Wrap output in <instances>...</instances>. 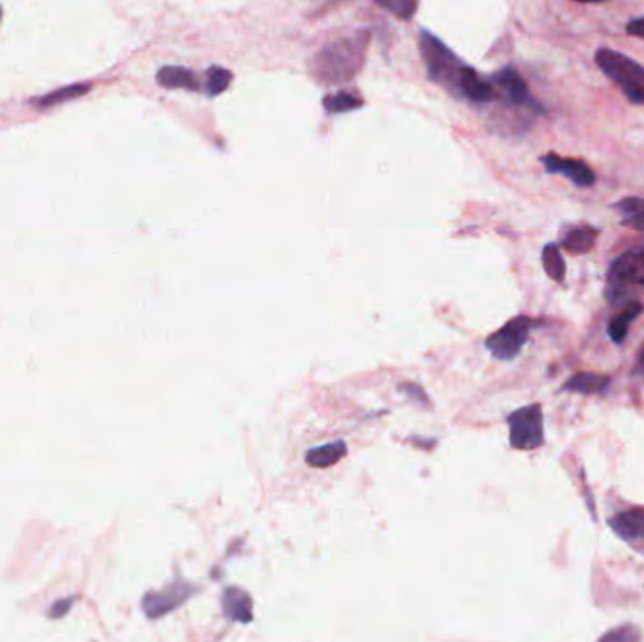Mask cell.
Returning <instances> with one entry per match:
<instances>
[{"mask_svg": "<svg viewBox=\"0 0 644 642\" xmlns=\"http://www.w3.org/2000/svg\"><path fill=\"white\" fill-rule=\"evenodd\" d=\"M367 37L364 33L337 40L322 47L313 58V72L321 81L337 83L354 78L362 68Z\"/></svg>", "mask_w": 644, "mask_h": 642, "instance_id": "6da1fadb", "label": "cell"}, {"mask_svg": "<svg viewBox=\"0 0 644 642\" xmlns=\"http://www.w3.org/2000/svg\"><path fill=\"white\" fill-rule=\"evenodd\" d=\"M596 65L610 81H615L620 87L624 97L631 104L644 106V67L642 65H639L631 57L608 47H599L596 51Z\"/></svg>", "mask_w": 644, "mask_h": 642, "instance_id": "7a4b0ae2", "label": "cell"}, {"mask_svg": "<svg viewBox=\"0 0 644 642\" xmlns=\"http://www.w3.org/2000/svg\"><path fill=\"white\" fill-rule=\"evenodd\" d=\"M629 285L644 287V247L631 249L610 264L607 275V300L612 305L629 296Z\"/></svg>", "mask_w": 644, "mask_h": 642, "instance_id": "3957f363", "label": "cell"}, {"mask_svg": "<svg viewBox=\"0 0 644 642\" xmlns=\"http://www.w3.org/2000/svg\"><path fill=\"white\" fill-rule=\"evenodd\" d=\"M420 51L428 68V76L434 81L456 87L458 74L464 67L459 63V58L441 40L429 35L428 30L420 33Z\"/></svg>", "mask_w": 644, "mask_h": 642, "instance_id": "277c9868", "label": "cell"}, {"mask_svg": "<svg viewBox=\"0 0 644 642\" xmlns=\"http://www.w3.org/2000/svg\"><path fill=\"white\" fill-rule=\"evenodd\" d=\"M533 328V321L526 315H518L509 321L503 328L488 335L484 342L488 353L498 360H512L520 354L523 347L530 340V332Z\"/></svg>", "mask_w": 644, "mask_h": 642, "instance_id": "5b68a950", "label": "cell"}, {"mask_svg": "<svg viewBox=\"0 0 644 642\" xmlns=\"http://www.w3.org/2000/svg\"><path fill=\"white\" fill-rule=\"evenodd\" d=\"M511 445L520 450H533L543 445V409L539 404L514 411L509 416Z\"/></svg>", "mask_w": 644, "mask_h": 642, "instance_id": "8992f818", "label": "cell"}, {"mask_svg": "<svg viewBox=\"0 0 644 642\" xmlns=\"http://www.w3.org/2000/svg\"><path fill=\"white\" fill-rule=\"evenodd\" d=\"M541 164L546 174H558L567 177L571 183H575L576 187H592L596 183V174L594 170L582 161L576 159H564L554 155V153H548V155L541 157Z\"/></svg>", "mask_w": 644, "mask_h": 642, "instance_id": "52a82bcc", "label": "cell"}, {"mask_svg": "<svg viewBox=\"0 0 644 642\" xmlns=\"http://www.w3.org/2000/svg\"><path fill=\"white\" fill-rule=\"evenodd\" d=\"M454 89H458L466 99H470L473 102H480V104L492 102L498 97L496 89L488 81H484L473 68L466 67V65L462 67V70H459Z\"/></svg>", "mask_w": 644, "mask_h": 642, "instance_id": "ba28073f", "label": "cell"}, {"mask_svg": "<svg viewBox=\"0 0 644 642\" xmlns=\"http://www.w3.org/2000/svg\"><path fill=\"white\" fill-rule=\"evenodd\" d=\"M492 81L503 90V95L507 97L509 102H512L514 106H528V104H535L539 106L532 97L528 90V83L524 81V78L520 76L512 67H507L500 72L494 74Z\"/></svg>", "mask_w": 644, "mask_h": 642, "instance_id": "9c48e42d", "label": "cell"}, {"mask_svg": "<svg viewBox=\"0 0 644 642\" xmlns=\"http://www.w3.org/2000/svg\"><path fill=\"white\" fill-rule=\"evenodd\" d=\"M610 528L624 541L644 542V509H629L608 520Z\"/></svg>", "mask_w": 644, "mask_h": 642, "instance_id": "30bf717a", "label": "cell"}, {"mask_svg": "<svg viewBox=\"0 0 644 642\" xmlns=\"http://www.w3.org/2000/svg\"><path fill=\"white\" fill-rule=\"evenodd\" d=\"M642 303L640 301H629L624 305V310L610 319L608 326H607V333L612 343L622 345L628 338V330L631 326V322L637 321V317L642 313Z\"/></svg>", "mask_w": 644, "mask_h": 642, "instance_id": "8fae6325", "label": "cell"}, {"mask_svg": "<svg viewBox=\"0 0 644 642\" xmlns=\"http://www.w3.org/2000/svg\"><path fill=\"white\" fill-rule=\"evenodd\" d=\"M597 236H599V230L594 226H588V225L586 226L585 225L571 226L564 234L560 246L573 255H585V253L592 251V247L596 246Z\"/></svg>", "mask_w": 644, "mask_h": 642, "instance_id": "7c38bea8", "label": "cell"}, {"mask_svg": "<svg viewBox=\"0 0 644 642\" xmlns=\"http://www.w3.org/2000/svg\"><path fill=\"white\" fill-rule=\"evenodd\" d=\"M620 216V223L633 230H644V198L640 196H626L618 200L615 205Z\"/></svg>", "mask_w": 644, "mask_h": 642, "instance_id": "4fadbf2b", "label": "cell"}, {"mask_svg": "<svg viewBox=\"0 0 644 642\" xmlns=\"http://www.w3.org/2000/svg\"><path fill=\"white\" fill-rule=\"evenodd\" d=\"M157 81L168 89H189L198 90L200 83L195 72L183 68V67H164L157 74Z\"/></svg>", "mask_w": 644, "mask_h": 642, "instance_id": "5bb4252c", "label": "cell"}, {"mask_svg": "<svg viewBox=\"0 0 644 642\" xmlns=\"http://www.w3.org/2000/svg\"><path fill=\"white\" fill-rule=\"evenodd\" d=\"M608 386H610L608 375L576 374L564 384V390L576 392V394H603Z\"/></svg>", "mask_w": 644, "mask_h": 642, "instance_id": "9a60e30c", "label": "cell"}, {"mask_svg": "<svg viewBox=\"0 0 644 642\" xmlns=\"http://www.w3.org/2000/svg\"><path fill=\"white\" fill-rule=\"evenodd\" d=\"M541 260H543V268L546 271L548 278L552 281H556V283H562L565 279V260L560 253V246L558 243H546V246L543 247V255H541Z\"/></svg>", "mask_w": 644, "mask_h": 642, "instance_id": "2e32d148", "label": "cell"}, {"mask_svg": "<svg viewBox=\"0 0 644 642\" xmlns=\"http://www.w3.org/2000/svg\"><path fill=\"white\" fill-rule=\"evenodd\" d=\"M89 89L90 85L87 83H79V85H70V87H65V89H58V90H53V93L42 97L40 100H37L38 108H51V106H57L60 102H67V100H72V99H78L85 93H89Z\"/></svg>", "mask_w": 644, "mask_h": 642, "instance_id": "e0dca14e", "label": "cell"}, {"mask_svg": "<svg viewBox=\"0 0 644 642\" xmlns=\"http://www.w3.org/2000/svg\"><path fill=\"white\" fill-rule=\"evenodd\" d=\"M362 106V99H358L353 93H347V90H340V93L328 95L324 99V108L330 113H343V111H351V110H358Z\"/></svg>", "mask_w": 644, "mask_h": 642, "instance_id": "ac0fdd59", "label": "cell"}, {"mask_svg": "<svg viewBox=\"0 0 644 642\" xmlns=\"http://www.w3.org/2000/svg\"><path fill=\"white\" fill-rule=\"evenodd\" d=\"M232 81V74L221 67H211L206 72V90L209 97H217L228 89Z\"/></svg>", "mask_w": 644, "mask_h": 642, "instance_id": "d6986e66", "label": "cell"}, {"mask_svg": "<svg viewBox=\"0 0 644 642\" xmlns=\"http://www.w3.org/2000/svg\"><path fill=\"white\" fill-rule=\"evenodd\" d=\"M599 642H640V633L635 626H622L618 629H612L599 638Z\"/></svg>", "mask_w": 644, "mask_h": 642, "instance_id": "ffe728a7", "label": "cell"}, {"mask_svg": "<svg viewBox=\"0 0 644 642\" xmlns=\"http://www.w3.org/2000/svg\"><path fill=\"white\" fill-rule=\"evenodd\" d=\"M379 5L388 8V10H392L394 14H397L404 19H409L413 16V12L417 10V5L415 3H407V0H402V3H379Z\"/></svg>", "mask_w": 644, "mask_h": 642, "instance_id": "44dd1931", "label": "cell"}, {"mask_svg": "<svg viewBox=\"0 0 644 642\" xmlns=\"http://www.w3.org/2000/svg\"><path fill=\"white\" fill-rule=\"evenodd\" d=\"M626 30H628L629 37H637V38H642V40H644V17L631 19V21L628 23Z\"/></svg>", "mask_w": 644, "mask_h": 642, "instance_id": "7402d4cb", "label": "cell"}]
</instances>
